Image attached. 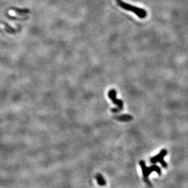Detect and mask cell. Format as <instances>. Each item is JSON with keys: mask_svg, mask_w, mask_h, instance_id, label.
I'll list each match as a JSON object with an SVG mask.
<instances>
[{"mask_svg": "<svg viewBox=\"0 0 188 188\" xmlns=\"http://www.w3.org/2000/svg\"><path fill=\"white\" fill-rule=\"evenodd\" d=\"M116 2L118 5L121 7H122L123 9L133 12L141 19L145 18L147 16V12L141 8L125 3L124 2L122 1L121 0H116Z\"/></svg>", "mask_w": 188, "mask_h": 188, "instance_id": "obj_2", "label": "cell"}, {"mask_svg": "<svg viewBox=\"0 0 188 188\" xmlns=\"http://www.w3.org/2000/svg\"><path fill=\"white\" fill-rule=\"evenodd\" d=\"M114 118L118 121L128 122V121H130L131 120H132L133 117L129 114H122V115L116 116L114 117Z\"/></svg>", "mask_w": 188, "mask_h": 188, "instance_id": "obj_5", "label": "cell"}, {"mask_svg": "<svg viewBox=\"0 0 188 188\" xmlns=\"http://www.w3.org/2000/svg\"><path fill=\"white\" fill-rule=\"evenodd\" d=\"M140 166H141V169H142L144 181L149 186H152V183L150 181V180H149L148 177L150 175V173L152 172H156L159 175H161V171L160 168L157 165H154V166H152L150 167H147L145 166V162L142 160L140 162Z\"/></svg>", "mask_w": 188, "mask_h": 188, "instance_id": "obj_1", "label": "cell"}, {"mask_svg": "<svg viewBox=\"0 0 188 188\" xmlns=\"http://www.w3.org/2000/svg\"><path fill=\"white\" fill-rule=\"evenodd\" d=\"M2 23V25H3L4 26V29H5V31L9 33H11V34H13V33H15L17 29H14V28H12V26H11L9 25H8L7 23H6V22H2L1 21Z\"/></svg>", "mask_w": 188, "mask_h": 188, "instance_id": "obj_6", "label": "cell"}, {"mask_svg": "<svg viewBox=\"0 0 188 188\" xmlns=\"http://www.w3.org/2000/svg\"><path fill=\"white\" fill-rule=\"evenodd\" d=\"M13 11H15L17 14L19 15H23V14H26L28 13H29V10L28 9H21L19 8H16V7H13L12 8Z\"/></svg>", "mask_w": 188, "mask_h": 188, "instance_id": "obj_7", "label": "cell"}, {"mask_svg": "<svg viewBox=\"0 0 188 188\" xmlns=\"http://www.w3.org/2000/svg\"><path fill=\"white\" fill-rule=\"evenodd\" d=\"M109 97L114 104L118 105L117 108L111 109V111L113 113H118L123 109V102L121 100L116 98V92L114 90L112 89L110 90L109 93Z\"/></svg>", "mask_w": 188, "mask_h": 188, "instance_id": "obj_3", "label": "cell"}, {"mask_svg": "<svg viewBox=\"0 0 188 188\" xmlns=\"http://www.w3.org/2000/svg\"><path fill=\"white\" fill-rule=\"evenodd\" d=\"M96 180H97V181L98 184H99L100 186H104V185H106V181H105V180L104 177H103L101 174L98 173V174L96 175Z\"/></svg>", "mask_w": 188, "mask_h": 188, "instance_id": "obj_8", "label": "cell"}, {"mask_svg": "<svg viewBox=\"0 0 188 188\" xmlns=\"http://www.w3.org/2000/svg\"><path fill=\"white\" fill-rule=\"evenodd\" d=\"M167 153H168V152L166 150H165V149L162 150L160 152V153L158 155H157V156L153 157L150 159V162L152 164L159 163H161V164L162 165V166L163 168H166L168 165H167V163L164 161V158L165 156H166Z\"/></svg>", "mask_w": 188, "mask_h": 188, "instance_id": "obj_4", "label": "cell"}]
</instances>
